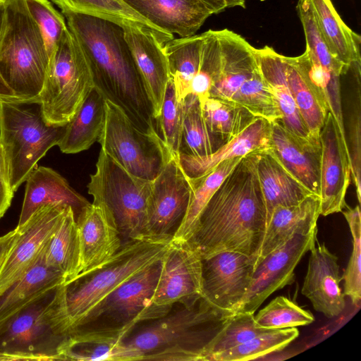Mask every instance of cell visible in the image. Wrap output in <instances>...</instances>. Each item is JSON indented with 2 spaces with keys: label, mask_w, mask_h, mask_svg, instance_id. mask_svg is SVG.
Listing matches in <instances>:
<instances>
[{
  "label": "cell",
  "mask_w": 361,
  "mask_h": 361,
  "mask_svg": "<svg viewBox=\"0 0 361 361\" xmlns=\"http://www.w3.org/2000/svg\"><path fill=\"white\" fill-rule=\"evenodd\" d=\"M221 64L209 97L240 104L270 123L281 119L272 92L264 80L253 47L228 29L218 30Z\"/></svg>",
  "instance_id": "8992f818"
},
{
  "label": "cell",
  "mask_w": 361,
  "mask_h": 361,
  "mask_svg": "<svg viewBox=\"0 0 361 361\" xmlns=\"http://www.w3.org/2000/svg\"><path fill=\"white\" fill-rule=\"evenodd\" d=\"M0 76L20 104H37L49 57L42 33L25 0H4Z\"/></svg>",
  "instance_id": "5b68a950"
},
{
  "label": "cell",
  "mask_w": 361,
  "mask_h": 361,
  "mask_svg": "<svg viewBox=\"0 0 361 361\" xmlns=\"http://www.w3.org/2000/svg\"><path fill=\"white\" fill-rule=\"evenodd\" d=\"M355 102L350 117L349 126V153L351 177L355 187V192L359 203L361 201V96L360 73L356 75Z\"/></svg>",
  "instance_id": "681fc988"
},
{
  "label": "cell",
  "mask_w": 361,
  "mask_h": 361,
  "mask_svg": "<svg viewBox=\"0 0 361 361\" xmlns=\"http://www.w3.org/2000/svg\"><path fill=\"white\" fill-rule=\"evenodd\" d=\"M171 240H130L106 262L63 283L71 327L111 291L161 259Z\"/></svg>",
  "instance_id": "52a82bcc"
},
{
  "label": "cell",
  "mask_w": 361,
  "mask_h": 361,
  "mask_svg": "<svg viewBox=\"0 0 361 361\" xmlns=\"http://www.w3.org/2000/svg\"><path fill=\"white\" fill-rule=\"evenodd\" d=\"M183 121V101L176 97L172 79L168 82L159 117L157 131L164 144L174 157H178Z\"/></svg>",
  "instance_id": "7bdbcfd3"
},
{
  "label": "cell",
  "mask_w": 361,
  "mask_h": 361,
  "mask_svg": "<svg viewBox=\"0 0 361 361\" xmlns=\"http://www.w3.org/2000/svg\"><path fill=\"white\" fill-rule=\"evenodd\" d=\"M285 59L286 78L297 108L310 136L319 140L320 130L328 112L317 95L288 61V56H285Z\"/></svg>",
  "instance_id": "60d3db41"
},
{
  "label": "cell",
  "mask_w": 361,
  "mask_h": 361,
  "mask_svg": "<svg viewBox=\"0 0 361 361\" xmlns=\"http://www.w3.org/2000/svg\"><path fill=\"white\" fill-rule=\"evenodd\" d=\"M200 103L211 130L227 141L238 136L257 117L242 105L222 99L209 97Z\"/></svg>",
  "instance_id": "74e56055"
},
{
  "label": "cell",
  "mask_w": 361,
  "mask_h": 361,
  "mask_svg": "<svg viewBox=\"0 0 361 361\" xmlns=\"http://www.w3.org/2000/svg\"><path fill=\"white\" fill-rule=\"evenodd\" d=\"M305 81L332 114L341 133L345 136L341 107V76L322 66L307 49L295 57L288 56Z\"/></svg>",
  "instance_id": "1f68e13d"
},
{
  "label": "cell",
  "mask_w": 361,
  "mask_h": 361,
  "mask_svg": "<svg viewBox=\"0 0 361 361\" xmlns=\"http://www.w3.org/2000/svg\"><path fill=\"white\" fill-rule=\"evenodd\" d=\"M319 140L320 215L325 216L343 210L351 171L347 139L329 112L320 130Z\"/></svg>",
  "instance_id": "d6986e66"
},
{
  "label": "cell",
  "mask_w": 361,
  "mask_h": 361,
  "mask_svg": "<svg viewBox=\"0 0 361 361\" xmlns=\"http://www.w3.org/2000/svg\"><path fill=\"white\" fill-rule=\"evenodd\" d=\"M75 220L80 241L79 274L109 259L123 241L113 215L102 205L90 204Z\"/></svg>",
  "instance_id": "ffe728a7"
},
{
  "label": "cell",
  "mask_w": 361,
  "mask_h": 361,
  "mask_svg": "<svg viewBox=\"0 0 361 361\" xmlns=\"http://www.w3.org/2000/svg\"><path fill=\"white\" fill-rule=\"evenodd\" d=\"M257 325L268 329L305 326L314 320L313 314L284 296H278L254 316Z\"/></svg>",
  "instance_id": "ee69618b"
},
{
  "label": "cell",
  "mask_w": 361,
  "mask_h": 361,
  "mask_svg": "<svg viewBox=\"0 0 361 361\" xmlns=\"http://www.w3.org/2000/svg\"><path fill=\"white\" fill-rule=\"evenodd\" d=\"M201 297V257L188 242L171 240L161 258L157 284L142 322L165 315L176 304H193Z\"/></svg>",
  "instance_id": "4fadbf2b"
},
{
  "label": "cell",
  "mask_w": 361,
  "mask_h": 361,
  "mask_svg": "<svg viewBox=\"0 0 361 361\" xmlns=\"http://www.w3.org/2000/svg\"><path fill=\"white\" fill-rule=\"evenodd\" d=\"M203 39L202 32L173 38L164 44L170 77L179 102L191 93V84L200 66Z\"/></svg>",
  "instance_id": "d6a6232c"
},
{
  "label": "cell",
  "mask_w": 361,
  "mask_h": 361,
  "mask_svg": "<svg viewBox=\"0 0 361 361\" xmlns=\"http://www.w3.org/2000/svg\"><path fill=\"white\" fill-rule=\"evenodd\" d=\"M162 258V257H161ZM161 259L133 275L106 295L71 327V335L122 340L142 322L157 284Z\"/></svg>",
  "instance_id": "30bf717a"
},
{
  "label": "cell",
  "mask_w": 361,
  "mask_h": 361,
  "mask_svg": "<svg viewBox=\"0 0 361 361\" xmlns=\"http://www.w3.org/2000/svg\"><path fill=\"white\" fill-rule=\"evenodd\" d=\"M3 1H4V0H0V3L2 2Z\"/></svg>",
  "instance_id": "680465c9"
},
{
  "label": "cell",
  "mask_w": 361,
  "mask_h": 361,
  "mask_svg": "<svg viewBox=\"0 0 361 361\" xmlns=\"http://www.w3.org/2000/svg\"><path fill=\"white\" fill-rule=\"evenodd\" d=\"M310 251L302 294L310 300L316 311L328 318L336 317L345 307L344 294L340 287L338 257L324 243L314 245Z\"/></svg>",
  "instance_id": "7402d4cb"
},
{
  "label": "cell",
  "mask_w": 361,
  "mask_h": 361,
  "mask_svg": "<svg viewBox=\"0 0 361 361\" xmlns=\"http://www.w3.org/2000/svg\"><path fill=\"white\" fill-rule=\"evenodd\" d=\"M51 1L61 9L62 13L71 12L96 16L115 22L121 25L126 22L135 23L157 32L166 33L154 26L122 0Z\"/></svg>",
  "instance_id": "f35d334b"
},
{
  "label": "cell",
  "mask_w": 361,
  "mask_h": 361,
  "mask_svg": "<svg viewBox=\"0 0 361 361\" xmlns=\"http://www.w3.org/2000/svg\"><path fill=\"white\" fill-rule=\"evenodd\" d=\"M271 123L257 117L241 133L228 141L215 152L204 157L178 154V161L189 178L201 176L221 162L243 157L250 152L270 148Z\"/></svg>",
  "instance_id": "d4e9b609"
},
{
  "label": "cell",
  "mask_w": 361,
  "mask_h": 361,
  "mask_svg": "<svg viewBox=\"0 0 361 361\" xmlns=\"http://www.w3.org/2000/svg\"><path fill=\"white\" fill-rule=\"evenodd\" d=\"M70 338L63 283L0 322V354L5 361L61 360Z\"/></svg>",
  "instance_id": "277c9868"
},
{
  "label": "cell",
  "mask_w": 361,
  "mask_h": 361,
  "mask_svg": "<svg viewBox=\"0 0 361 361\" xmlns=\"http://www.w3.org/2000/svg\"><path fill=\"white\" fill-rule=\"evenodd\" d=\"M343 214L348 222L353 238V250L348 266L341 277L344 281V295L354 305L361 300V218L360 206L354 208L345 204Z\"/></svg>",
  "instance_id": "f6af8a7d"
},
{
  "label": "cell",
  "mask_w": 361,
  "mask_h": 361,
  "mask_svg": "<svg viewBox=\"0 0 361 361\" xmlns=\"http://www.w3.org/2000/svg\"><path fill=\"white\" fill-rule=\"evenodd\" d=\"M319 215L320 197L314 194L295 205L276 207L267 224L256 264L295 234L306 233L317 228Z\"/></svg>",
  "instance_id": "484cf974"
},
{
  "label": "cell",
  "mask_w": 361,
  "mask_h": 361,
  "mask_svg": "<svg viewBox=\"0 0 361 361\" xmlns=\"http://www.w3.org/2000/svg\"><path fill=\"white\" fill-rule=\"evenodd\" d=\"M18 228L16 227L0 237V270L18 235Z\"/></svg>",
  "instance_id": "816d5d0a"
},
{
  "label": "cell",
  "mask_w": 361,
  "mask_h": 361,
  "mask_svg": "<svg viewBox=\"0 0 361 361\" xmlns=\"http://www.w3.org/2000/svg\"><path fill=\"white\" fill-rule=\"evenodd\" d=\"M105 111L97 141L101 149L131 174L153 180L174 157L157 133L139 130L118 105L107 99Z\"/></svg>",
  "instance_id": "7c38bea8"
},
{
  "label": "cell",
  "mask_w": 361,
  "mask_h": 361,
  "mask_svg": "<svg viewBox=\"0 0 361 361\" xmlns=\"http://www.w3.org/2000/svg\"><path fill=\"white\" fill-rule=\"evenodd\" d=\"M257 152L241 158L201 212L188 241L201 258L222 251L257 257L267 212L257 173Z\"/></svg>",
  "instance_id": "6da1fadb"
},
{
  "label": "cell",
  "mask_w": 361,
  "mask_h": 361,
  "mask_svg": "<svg viewBox=\"0 0 361 361\" xmlns=\"http://www.w3.org/2000/svg\"><path fill=\"white\" fill-rule=\"evenodd\" d=\"M254 316V313L248 312H235L214 340L207 361L214 354L243 344L259 334L272 330L257 325Z\"/></svg>",
  "instance_id": "c3c4849f"
},
{
  "label": "cell",
  "mask_w": 361,
  "mask_h": 361,
  "mask_svg": "<svg viewBox=\"0 0 361 361\" xmlns=\"http://www.w3.org/2000/svg\"><path fill=\"white\" fill-rule=\"evenodd\" d=\"M151 187L152 180L131 174L102 149L87 184L92 203L111 213L125 243L148 240L145 231Z\"/></svg>",
  "instance_id": "ba28073f"
},
{
  "label": "cell",
  "mask_w": 361,
  "mask_h": 361,
  "mask_svg": "<svg viewBox=\"0 0 361 361\" xmlns=\"http://www.w3.org/2000/svg\"><path fill=\"white\" fill-rule=\"evenodd\" d=\"M0 361H5V358L0 354Z\"/></svg>",
  "instance_id": "6f0895ef"
},
{
  "label": "cell",
  "mask_w": 361,
  "mask_h": 361,
  "mask_svg": "<svg viewBox=\"0 0 361 361\" xmlns=\"http://www.w3.org/2000/svg\"><path fill=\"white\" fill-rule=\"evenodd\" d=\"M235 4V6H240L242 8H245V0H232Z\"/></svg>",
  "instance_id": "9f6ffc18"
},
{
  "label": "cell",
  "mask_w": 361,
  "mask_h": 361,
  "mask_svg": "<svg viewBox=\"0 0 361 361\" xmlns=\"http://www.w3.org/2000/svg\"><path fill=\"white\" fill-rule=\"evenodd\" d=\"M25 2L42 33L49 62L68 27L65 17L48 0H25Z\"/></svg>",
  "instance_id": "bcb514c9"
},
{
  "label": "cell",
  "mask_w": 361,
  "mask_h": 361,
  "mask_svg": "<svg viewBox=\"0 0 361 361\" xmlns=\"http://www.w3.org/2000/svg\"><path fill=\"white\" fill-rule=\"evenodd\" d=\"M125 39L144 83L156 120L160 114L170 73L164 44L173 35L159 32L142 25H121Z\"/></svg>",
  "instance_id": "e0dca14e"
},
{
  "label": "cell",
  "mask_w": 361,
  "mask_h": 361,
  "mask_svg": "<svg viewBox=\"0 0 361 361\" xmlns=\"http://www.w3.org/2000/svg\"><path fill=\"white\" fill-rule=\"evenodd\" d=\"M203 2L213 14L219 13L225 9L235 7L232 0H200Z\"/></svg>",
  "instance_id": "f5cc1de1"
},
{
  "label": "cell",
  "mask_w": 361,
  "mask_h": 361,
  "mask_svg": "<svg viewBox=\"0 0 361 361\" xmlns=\"http://www.w3.org/2000/svg\"><path fill=\"white\" fill-rule=\"evenodd\" d=\"M191 192L190 179L178 157H173L152 180L147 209V240H171L185 214Z\"/></svg>",
  "instance_id": "5bb4252c"
},
{
  "label": "cell",
  "mask_w": 361,
  "mask_h": 361,
  "mask_svg": "<svg viewBox=\"0 0 361 361\" xmlns=\"http://www.w3.org/2000/svg\"><path fill=\"white\" fill-rule=\"evenodd\" d=\"M5 17V6L4 1L0 3V39L3 31Z\"/></svg>",
  "instance_id": "11a10c76"
},
{
  "label": "cell",
  "mask_w": 361,
  "mask_h": 361,
  "mask_svg": "<svg viewBox=\"0 0 361 361\" xmlns=\"http://www.w3.org/2000/svg\"><path fill=\"white\" fill-rule=\"evenodd\" d=\"M299 335L293 328L271 330L247 342L212 355L209 361H247L283 350Z\"/></svg>",
  "instance_id": "ab89813d"
},
{
  "label": "cell",
  "mask_w": 361,
  "mask_h": 361,
  "mask_svg": "<svg viewBox=\"0 0 361 361\" xmlns=\"http://www.w3.org/2000/svg\"><path fill=\"white\" fill-rule=\"evenodd\" d=\"M203 35L200 66L191 84V93L197 96L200 102L209 97V89L221 64L218 30H209L203 32Z\"/></svg>",
  "instance_id": "7dc6e473"
},
{
  "label": "cell",
  "mask_w": 361,
  "mask_h": 361,
  "mask_svg": "<svg viewBox=\"0 0 361 361\" xmlns=\"http://www.w3.org/2000/svg\"><path fill=\"white\" fill-rule=\"evenodd\" d=\"M0 101L10 102L20 104L18 99L14 94L13 91L3 80L0 76Z\"/></svg>",
  "instance_id": "db71d44e"
},
{
  "label": "cell",
  "mask_w": 361,
  "mask_h": 361,
  "mask_svg": "<svg viewBox=\"0 0 361 361\" xmlns=\"http://www.w3.org/2000/svg\"><path fill=\"white\" fill-rule=\"evenodd\" d=\"M45 260L49 267L61 273L65 282L78 274L80 241L75 214L70 206L47 245Z\"/></svg>",
  "instance_id": "d590c367"
},
{
  "label": "cell",
  "mask_w": 361,
  "mask_h": 361,
  "mask_svg": "<svg viewBox=\"0 0 361 361\" xmlns=\"http://www.w3.org/2000/svg\"><path fill=\"white\" fill-rule=\"evenodd\" d=\"M269 149L312 193L320 195V140L298 137L279 120L271 123Z\"/></svg>",
  "instance_id": "44dd1931"
},
{
  "label": "cell",
  "mask_w": 361,
  "mask_h": 361,
  "mask_svg": "<svg viewBox=\"0 0 361 361\" xmlns=\"http://www.w3.org/2000/svg\"><path fill=\"white\" fill-rule=\"evenodd\" d=\"M297 10L306 39L307 49L318 62L341 77L349 68L341 62L331 51L317 24L310 0H298Z\"/></svg>",
  "instance_id": "b9f144b4"
},
{
  "label": "cell",
  "mask_w": 361,
  "mask_h": 361,
  "mask_svg": "<svg viewBox=\"0 0 361 361\" xmlns=\"http://www.w3.org/2000/svg\"><path fill=\"white\" fill-rule=\"evenodd\" d=\"M242 157L225 160L207 173L195 178H190L192 183V192L188 209L179 226L173 234L171 241L185 243L190 239L203 208Z\"/></svg>",
  "instance_id": "836d02e7"
},
{
  "label": "cell",
  "mask_w": 361,
  "mask_h": 361,
  "mask_svg": "<svg viewBox=\"0 0 361 361\" xmlns=\"http://www.w3.org/2000/svg\"><path fill=\"white\" fill-rule=\"evenodd\" d=\"M62 14L85 53L94 86L118 105L139 130L157 133L152 105L122 26L96 16Z\"/></svg>",
  "instance_id": "7a4b0ae2"
},
{
  "label": "cell",
  "mask_w": 361,
  "mask_h": 361,
  "mask_svg": "<svg viewBox=\"0 0 361 361\" xmlns=\"http://www.w3.org/2000/svg\"><path fill=\"white\" fill-rule=\"evenodd\" d=\"M254 53L260 73L269 87L279 109L281 116L280 122L298 137L313 138L300 114L289 87L286 74L285 56L277 53L269 46L255 48Z\"/></svg>",
  "instance_id": "4316f807"
},
{
  "label": "cell",
  "mask_w": 361,
  "mask_h": 361,
  "mask_svg": "<svg viewBox=\"0 0 361 361\" xmlns=\"http://www.w3.org/2000/svg\"><path fill=\"white\" fill-rule=\"evenodd\" d=\"M61 360L135 361L140 357L116 338L71 335Z\"/></svg>",
  "instance_id": "8d00e7d4"
},
{
  "label": "cell",
  "mask_w": 361,
  "mask_h": 361,
  "mask_svg": "<svg viewBox=\"0 0 361 361\" xmlns=\"http://www.w3.org/2000/svg\"><path fill=\"white\" fill-rule=\"evenodd\" d=\"M257 173L262 193L267 224L277 206H291L300 203L312 193L268 149L257 152Z\"/></svg>",
  "instance_id": "83f0119b"
},
{
  "label": "cell",
  "mask_w": 361,
  "mask_h": 361,
  "mask_svg": "<svg viewBox=\"0 0 361 361\" xmlns=\"http://www.w3.org/2000/svg\"><path fill=\"white\" fill-rule=\"evenodd\" d=\"M69 205L38 208L18 228V235L0 270V293L23 276L59 228ZM71 207V206H70Z\"/></svg>",
  "instance_id": "ac0fdd59"
},
{
  "label": "cell",
  "mask_w": 361,
  "mask_h": 361,
  "mask_svg": "<svg viewBox=\"0 0 361 361\" xmlns=\"http://www.w3.org/2000/svg\"><path fill=\"white\" fill-rule=\"evenodd\" d=\"M317 235V228L296 233L263 257L255 266L250 286L236 312L255 313L274 292L291 284L296 266L314 246Z\"/></svg>",
  "instance_id": "9a60e30c"
},
{
  "label": "cell",
  "mask_w": 361,
  "mask_h": 361,
  "mask_svg": "<svg viewBox=\"0 0 361 361\" xmlns=\"http://www.w3.org/2000/svg\"><path fill=\"white\" fill-rule=\"evenodd\" d=\"M106 97L95 86L65 125L57 146L64 154H76L88 149L102 133L105 121Z\"/></svg>",
  "instance_id": "f1b7e54d"
},
{
  "label": "cell",
  "mask_w": 361,
  "mask_h": 361,
  "mask_svg": "<svg viewBox=\"0 0 361 361\" xmlns=\"http://www.w3.org/2000/svg\"><path fill=\"white\" fill-rule=\"evenodd\" d=\"M183 121L179 152L192 157L208 156L228 141L214 133L202 114L201 103L190 93L183 100Z\"/></svg>",
  "instance_id": "e575fe53"
},
{
  "label": "cell",
  "mask_w": 361,
  "mask_h": 361,
  "mask_svg": "<svg viewBox=\"0 0 361 361\" xmlns=\"http://www.w3.org/2000/svg\"><path fill=\"white\" fill-rule=\"evenodd\" d=\"M94 87L85 53L67 27L49 62L39 96L37 104L45 122L49 126H65Z\"/></svg>",
  "instance_id": "9c48e42d"
},
{
  "label": "cell",
  "mask_w": 361,
  "mask_h": 361,
  "mask_svg": "<svg viewBox=\"0 0 361 361\" xmlns=\"http://www.w3.org/2000/svg\"><path fill=\"white\" fill-rule=\"evenodd\" d=\"M25 195L17 226L24 224L40 207L65 204L75 219L91 203L76 192L65 178L50 167L37 166L25 180Z\"/></svg>",
  "instance_id": "cb8c5ba5"
},
{
  "label": "cell",
  "mask_w": 361,
  "mask_h": 361,
  "mask_svg": "<svg viewBox=\"0 0 361 361\" xmlns=\"http://www.w3.org/2000/svg\"><path fill=\"white\" fill-rule=\"evenodd\" d=\"M47 243L27 271L0 293V322L44 291L65 282L61 273L46 262Z\"/></svg>",
  "instance_id": "f546056e"
},
{
  "label": "cell",
  "mask_w": 361,
  "mask_h": 361,
  "mask_svg": "<svg viewBox=\"0 0 361 361\" xmlns=\"http://www.w3.org/2000/svg\"><path fill=\"white\" fill-rule=\"evenodd\" d=\"M331 53L345 66L360 63L361 37L343 21L331 0H310Z\"/></svg>",
  "instance_id": "4dcf8cb0"
},
{
  "label": "cell",
  "mask_w": 361,
  "mask_h": 361,
  "mask_svg": "<svg viewBox=\"0 0 361 361\" xmlns=\"http://www.w3.org/2000/svg\"><path fill=\"white\" fill-rule=\"evenodd\" d=\"M23 104L0 101V144L14 192L25 183L38 161L63 135L65 126L48 125L40 111Z\"/></svg>",
  "instance_id": "8fae6325"
},
{
  "label": "cell",
  "mask_w": 361,
  "mask_h": 361,
  "mask_svg": "<svg viewBox=\"0 0 361 361\" xmlns=\"http://www.w3.org/2000/svg\"><path fill=\"white\" fill-rule=\"evenodd\" d=\"M161 31L189 37L213 13L200 0H122Z\"/></svg>",
  "instance_id": "603a6c76"
},
{
  "label": "cell",
  "mask_w": 361,
  "mask_h": 361,
  "mask_svg": "<svg viewBox=\"0 0 361 361\" xmlns=\"http://www.w3.org/2000/svg\"><path fill=\"white\" fill-rule=\"evenodd\" d=\"M14 192L10 182L6 159L0 144V219L11 206Z\"/></svg>",
  "instance_id": "f907efd6"
},
{
  "label": "cell",
  "mask_w": 361,
  "mask_h": 361,
  "mask_svg": "<svg viewBox=\"0 0 361 361\" xmlns=\"http://www.w3.org/2000/svg\"><path fill=\"white\" fill-rule=\"evenodd\" d=\"M234 313L202 296L193 304H176L165 315L135 325L122 343L140 360L207 361L214 340Z\"/></svg>",
  "instance_id": "3957f363"
},
{
  "label": "cell",
  "mask_w": 361,
  "mask_h": 361,
  "mask_svg": "<svg viewBox=\"0 0 361 361\" xmlns=\"http://www.w3.org/2000/svg\"><path fill=\"white\" fill-rule=\"evenodd\" d=\"M257 256L222 251L202 258V296L235 312L250 286Z\"/></svg>",
  "instance_id": "2e32d148"
}]
</instances>
